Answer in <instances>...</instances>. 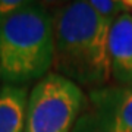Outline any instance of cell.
<instances>
[{"label": "cell", "instance_id": "cell-1", "mask_svg": "<svg viewBox=\"0 0 132 132\" xmlns=\"http://www.w3.org/2000/svg\"><path fill=\"white\" fill-rule=\"evenodd\" d=\"M110 25L85 0L59 7L53 15V72L87 91L112 84Z\"/></svg>", "mask_w": 132, "mask_h": 132}, {"label": "cell", "instance_id": "cell-2", "mask_svg": "<svg viewBox=\"0 0 132 132\" xmlns=\"http://www.w3.org/2000/svg\"><path fill=\"white\" fill-rule=\"evenodd\" d=\"M53 15L40 3L25 5L0 21V76L5 84L27 87L52 72Z\"/></svg>", "mask_w": 132, "mask_h": 132}, {"label": "cell", "instance_id": "cell-3", "mask_svg": "<svg viewBox=\"0 0 132 132\" xmlns=\"http://www.w3.org/2000/svg\"><path fill=\"white\" fill-rule=\"evenodd\" d=\"M84 98L82 88L50 72L29 91L24 132H72Z\"/></svg>", "mask_w": 132, "mask_h": 132}, {"label": "cell", "instance_id": "cell-4", "mask_svg": "<svg viewBox=\"0 0 132 132\" xmlns=\"http://www.w3.org/2000/svg\"><path fill=\"white\" fill-rule=\"evenodd\" d=\"M72 132H132V88L109 84L87 91Z\"/></svg>", "mask_w": 132, "mask_h": 132}, {"label": "cell", "instance_id": "cell-5", "mask_svg": "<svg viewBox=\"0 0 132 132\" xmlns=\"http://www.w3.org/2000/svg\"><path fill=\"white\" fill-rule=\"evenodd\" d=\"M109 56L112 81L132 88V15L123 13L110 25Z\"/></svg>", "mask_w": 132, "mask_h": 132}, {"label": "cell", "instance_id": "cell-6", "mask_svg": "<svg viewBox=\"0 0 132 132\" xmlns=\"http://www.w3.org/2000/svg\"><path fill=\"white\" fill-rule=\"evenodd\" d=\"M29 91L5 84L0 88V132H24Z\"/></svg>", "mask_w": 132, "mask_h": 132}, {"label": "cell", "instance_id": "cell-7", "mask_svg": "<svg viewBox=\"0 0 132 132\" xmlns=\"http://www.w3.org/2000/svg\"><path fill=\"white\" fill-rule=\"evenodd\" d=\"M88 3L100 18L110 24L132 10V0H88Z\"/></svg>", "mask_w": 132, "mask_h": 132}, {"label": "cell", "instance_id": "cell-8", "mask_svg": "<svg viewBox=\"0 0 132 132\" xmlns=\"http://www.w3.org/2000/svg\"><path fill=\"white\" fill-rule=\"evenodd\" d=\"M25 5V0H0V21L18 12Z\"/></svg>", "mask_w": 132, "mask_h": 132}, {"label": "cell", "instance_id": "cell-9", "mask_svg": "<svg viewBox=\"0 0 132 132\" xmlns=\"http://www.w3.org/2000/svg\"><path fill=\"white\" fill-rule=\"evenodd\" d=\"M131 15H132V10H131Z\"/></svg>", "mask_w": 132, "mask_h": 132}, {"label": "cell", "instance_id": "cell-10", "mask_svg": "<svg viewBox=\"0 0 132 132\" xmlns=\"http://www.w3.org/2000/svg\"><path fill=\"white\" fill-rule=\"evenodd\" d=\"M0 79H2V76H0Z\"/></svg>", "mask_w": 132, "mask_h": 132}]
</instances>
